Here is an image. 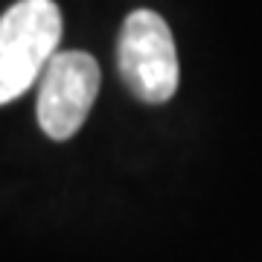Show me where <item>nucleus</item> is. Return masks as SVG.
Instances as JSON below:
<instances>
[{"mask_svg":"<svg viewBox=\"0 0 262 262\" xmlns=\"http://www.w3.org/2000/svg\"><path fill=\"white\" fill-rule=\"evenodd\" d=\"M99 94V64L82 50L56 53L41 73L38 125L50 140H70L84 125Z\"/></svg>","mask_w":262,"mask_h":262,"instance_id":"7ed1b4c3","label":"nucleus"},{"mask_svg":"<svg viewBox=\"0 0 262 262\" xmlns=\"http://www.w3.org/2000/svg\"><path fill=\"white\" fill-rule=\"evenodd\" d=\"M117 67L128 91L146 105L169 102L178 91V50L166 20L151 9L131 12L117 41Z\"/></svg>","mask_w":262,"mask_h":262,"instance_id":"f03ea898","label":"nucleus"},{"mask_svg":"<svg viewBox=\"0 0 262 262\" xmlns=\"http://www.w3.org/2000/svg\"><path fill=\"white\" fill-rule=\"evenodd\" d=\"M61 41L53 0H18L0 15V105L18 99L47 70Z\"/></svg>","mask_w":262,"mask_h":262,"instance_id":"f257e3e1","label":"nucleus"}]
</instances>
